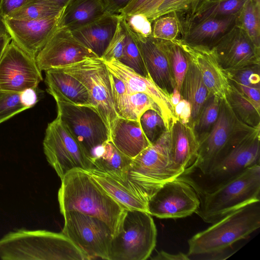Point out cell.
<instances>
[{"label": "cell", "instance_id": "1", "mask_svg": "<svg viewBox=\"0 0 260 260\" xmlns=\"http://www.w3.org/2000/svg\"><path fill=\"white\" fill-rule=\"evenodd\" d=\"M60 212L76 211L104 221L114 237L119 232L126 209L113 199L85 170L76 168L61 179Z\"/></svg>", "mask_w": 260, "mask_h": 260}, {"label": "cell", "instance_id": "2", "mask_svg": "<svg viewBox=\"0 0 260 260\" xmlns=\"http://www.w3.org/2000/svg\"><path fill=\"white\" fill-rule=\"evenodd\" d=\"M255 202L230 213L188 240L189 259H218L235 243L260 227V203Z\"/></svg>", "mask_w": 260, "mask_h": 260}, {"label": "cell", "instance_id": "3", "mask_svg": "<svg viewBox=\"0 0 260 260\" xmlns=\"http://www.w3.org/2000/svg\"><path fill=\"white\" fill-rule=\"evenodd\" d=\"M3 260H89L63 233L24 229L10 232L0 239Z\"/></svg>", "mask_w": 260, "mask_h": 260}, {"label": "cell", "instance_id": "4", "mask_svg": "<svg viewBox=\"0 0 260 260\" xmlns=\"http://www.w3.org/2000/svg\"><path fill=\"white\" fill-rule=\"evenodd\" d=\"M194 183L200 200L196 213L204 222L213 223L234 210L260 201V165L247 168L211 190L202 191Z\"/></svg>", "mask_w": 260, "mask_h": 260}, {"label": "cell", "instance_id": "5", "mask_svg": "<svg viewBox=\"0 0 260 260\" xmlns=\"http://www.w3.org/2000/svg\"><path fill=\"white\" fill-rule=\"evenodd\" d=\"M182 174L173 166L170 131L132 158L123 183L136 197L147 203L166 182Z\"/></svg>", "mask_w": 260, "mask_h": 260}, {"label": "cell", "instance_id": "6", "mask_svg": "<svg viewBox=\"0 0 260 260\" xmlns=\"http://www.w3.org/2000/svg\"><path fill=\"white\" fill-rule=\"evenodd\" d=\"M157 230L152 216L127 210L119 233L113 237L109 260H145L156 243Z\"/></svg>", "mask_w": 260, "mask_h": 260}, {"label": "cell", "instance_id": "7", "mask_svg": "<svg viewBox=\"0 0 260 260\" xmlns=\"http://www.w3.org/2000/svg\"><path fill=\"white\" fill-rule=\"evenodd\" d=\"M58 70L79 80L86 89L90 105L104 121L110 138L118 117L113 98L109 71L101 58H90Z\"/></svg>", "mask_w": 260, "mask_h": 260}, {"label": "cell", "instance_id": "8", "mask_svg": "<svg viewBox=\"0 0 260 260\" xmlns=\"http://www.w3.org/2000/svg\"><path fill=\"white\" fill-rule=\"evenodd\" d=\"M253 128L240 121L225 98L221 99L218 119L209 133L199 143L197 158L183 175L198 169L206 175L235 141Z\"/></svg>", "mask_w": 260, "mask_h": 260}, {"label": "cell", "instance_id": "9", "mask_svg": "<svg viewBox=\"0 0 260 260\" xmlns=\"http://www.w3.org/2000/svg\"><path fill=\"white\" fill-rule=\"evenodd\" d=\"M43 145L47 161L60 180L73 169H94L92 157L75 140L57 116L48 124Z\"/></svg>", "mask_w": 260, "mask_h": 260}, {"label": "cell", "instance_id": "10", "mask_svg": "<svg viewBox=\"0 0 260 260\" xmlns=\"http://www.w3.org/2000/svg\"><path fill=\"white\" fill-rule=\"evenodd\" d=\"M64 223L62 232L88 257V259L109 260L114 234L103 220L76 211L62 214Z\"/></svg>", "mask_w": 260, "mask_h": 260}, {"label": "cell", "instance_id": "11", "mask_svg": "<svg viewBox=\"0 0 260 260\" xmlns=\"http://www.w3.org/2000/svg\"><path fill=\"white\" fill-rule=\"evenodd\" d=\"M55 101L57 116L92 158L95 150L110 140L107 128L102 118L92 106Z\"/></svg>", "mask_w": 260, "mask_h": 260}, {"label": "cell", "instance_id": "12", "mask_svg": "<svg viewBox=\"0 0 260 260\" xmlns=\"http://www.w3.org/2000/svg\"><path fill=\"white\" fill-rule=\"evenodd\" d=\"M200 204L194 182L181 176L165 182L153 195L148 213L161 219L183 218L196 213Z\"/></svg>", "mask_w": 260, "mask_h": 260}, {"label": "cell", "instance_id": "13", "mask_svg": "<svg viewBox=\"0 0 260 260\" xmlns=\"http://www.w3.org/2000/svg\"><path fill=\"white\" fill-rule=\"evenodd\" d=\"M42 80L36 58L12 40L0 59V91L20 92L27 88L37 89Z\"/></svg>", "mask_w": 260, "mask_h": 260}, {"label": "cell", "instance_id": "14", "mask_svg": "<svg viewBox=\"0 0 260 260\" xmlns=\"http://www.w3.org/2000/svg\"><path fill=\"white\" fill-rule=\"evenodd\" d=\"M259 162L260 126L235 142L206 175L218 185Z\"/></svg>", "mask_w": 260, "mask_h": 260}, {"label": "cell", "instance_id": "15", "mask_svg": "<svg viewBox=\"0 0 260 260\" xmlns=\"http://www.w3.org/2000/svg\"><path fill=\"white\" fill-rule=\"evenodd\" d=\"M90 58H99L73 35L71 30L57 27L38 53L39 69L47 71L64 67Z\"/></svg>", "mask_w": 260, "mask_h": 260}, {"label": "cell", "instance_id": "16", "mask_svg": "<svg viewBox=\"0 0 260 260\" xmlns=\"http://www.w3.org/2000/svg\"><path fill=\"white\" fill-rule=\"evenodd\" d=\"M212 49L224 71L260 64V48L236 24Z\"/></svg>", "mask_w": 260, "mask_h": 260}, {"label": "cell", "instance_id": "17", "mask_svg": "<svg viewBox=\"0 0 260 260\" xmlns=\"http://www.w3.org/2000/svg\"><path fill=\"white\" fill-rule=\"evenodd\" d=\"M63 11L58 15L39 19L20 20L5 18V21L12 40L36 58L57 28Z\"/></svg>", "mask_w": 260, "mask_h": 260}, {"label": "cell", "instance_id": "18", "mask_svg": "<svg viewBox=\"0 0 260 260\" xmlns=\"http://www.w3.org/2000/svg\"><path fill=\"white\" fill-rule=\"evenodd\" d=\"M103 61L108 71L123 82L129 92L144 93L152 99L159 108L161 115L170 131L176 118L170 98L150 79L142 76L118 60Z\"/></svg>", "mask_w": 260, "mask_h": 260}, {"label": "cell", "instance_id": "19", "mask_svg": "<svg viewBox=\"0 0 260 260\" xmlns=\"http://www.w3.org/2000/svg\"><path fill=\"white\" fill-rule=\"evenodd\" d=\"M132 32L151 80L170 98L175 85L164 52L156 39Z\"/></svg>", "mask_w": 260, "mask_h": 260}, {"label": "cell", "instance_id": "20", "mask_svg": "<svg viewBox=\"0 0 260 260\" xmlns=\"http://www.w3.org/2000/svg\"><path fill=\"white\" fill-rule=\"evenodd\" d=\"M179 40L183 49L199 68L210 93L221 99H224L230 82L213 50L191 46Z\"/></svg>", "mask_w": 260, "mask_h": 260}, {"label": "cell", "instance_id": "21", "mask_svg": "<svg viewBox=\"0 0 260 260\" xmlns=\"http://www.w3.org/2000/svg\"><path fill=\"white\" fill-rule=\"evenodd\" d=\"M236 18L237 14L189 24L183 28L180 40L191 46L211 49L235 25Z\"/></svg>", "mask_w": 260, "mask_h": 260}, {"label": "cell", "instance_id": "22", "mask_svg": "<svg viewBox=\"0 0 260 260\" xmlns=\"http://www.w3.org/2000/svg\"><path fill=\"white\" fill-rule=\"evenodd\" d=\"M120 17L119 14L105 13L71 31L77 40L101 58L115 32Z\"/></svg>", "mask_w": 260, "mask_h": 260}, {"label": "cell", "instance_id": "23", "mask_svg": "<svg viewBox=\"0 0 260 260\" xmlns=\"http://www.w3.org/2000/svg\"><path fill=\"white\" fill-rule=\"evenodd\" d=\"M170 131L173 166L183 175L195 162L199 144L192 127L177 118Z\"/></svg>", "mask_w": 260, "mask_h": 260}, {"label": "cell", "instance_id": "24", "mask_svg": "<svg viewBox=\"0 0 260 260\" xmlns=\"http://www.w3.org/2000/svg\"><path fill=\"white\" fill-rule=\"evenodd\" d=\"M45 82L47 91L55 101L91 106L86 89L73 76L57 69H51L45 71Z\"/></svg>", "mask_w": 260, "mask_h": 260}, {"label": "cell", "instance_id": "25", "mask_svg": "<svg viewBox=\"0 0 260 260\" xmlns=\"http://www.w3.org/2000/svg\"><path fill=\"white\" fill-rule=\"evenodd\" d=\"M110 140L131 158L151 145L143 133L139 121L120 117L114 124Z\"/></svg>", "mask_w": 260, "mask_h": 260}, {"label": "cell", "instance_id": "26", "mask_svg": "<svg viewBox=\"0 0 260 260\" xmlns=\"http://www.w3.org/2000/svg\"><path fill=\"white\" fill-rule=\"evenodd\" d=\"M132 158L120 151L108 140L94 151L92 158L94 169L105 173L124 183L127 179Z\"/></svg>", "mask_w": 260, "mask_h": 260}, {"label": "cell", "instance_id": "27", "mask_svg": "<svg viewBox=\"0 0 260 260\" xmlns=\"http://www.w3.org/2000/svg\"><path fill=\"white\" fill-rule=\"evenodd\" d=\"M188 57V68L181 84L180 93L181 99L186 100L190 105L191 115L190 125L192 127L205 103L212 93L205 84L197 66Z\"/></svg>", "mask_w": 260, "mask_h": 260}, {"label": "cell", "instance_id": "28", "mask_svg": "<svg viewBox=\"0 0 260 260\" xmlns=\"http://www.w3.org/2000/svg\"><path fill=\"white\" fill-rule=\"evenodd\" d=\"M105 13L103 0H74L64 10L57 27L72 30L97 19Z\"/></svg>", "mask_w": 260, "mask_h": 260}, {"label": "cell", "instance_id": "29", "mask_svg": "<svg viewBox=\"0 0 260 260\" xmlns=\"http://www.w3.org/2000/svg\"><path fill=\"white\" fill-rule=\"evenodd\" d=\"M85 171L113 199L125 209L148 213V204L134 195L122 183L96 169Z\"/></svg>", "mask_w": 260, "mask_h": 260}, {"label": "cell", "instance_id": "30", "mask_svg": "<svg viewBox=\"0 0 260 260\" xmlns=\"http://www.w3.org/2000/svg\"><path fill=\"white\" fill-rule=\"evenodd\" d=\"M247 0H204L190 17L182 19L183 28L208 18L236 15Z\"/></svg>", "mask_w": 260, "mask_h": 260}, {"label": "cell", "instance_id": "31", "mask_svg": "<svg viewBox=\"0 0 260 260\" xmlns=\"http://www.w3.org/2000/svg\"><path fill=\"white\" fill-rule=\"evenodd\" d=\"M156 40L167 57L175 87L180 92L188 68L189 57L181 46L179 39Z\"/></svg>", "mask_w": 260, "mask_h": 260}, {"label": "cell", "instance_id": "32", "mask_svg": "<svg viewBox=\"0 0 260 260\" xmlns=\"http://www.w3.org/2000/svg\"><path fill=\"white\" fill-rule=\"evenodd\" d=\"M225 98L240 121L250 127L256 128L260 126V110L230 83Z\"/></svg>", "mask_w": 260, "mask_h": 260}, {"label": "cell", "instance_id": "33", "mask_svg": "<svg viewBox=\"0 0 260 260\" xmlns=\"http://www.w3.org/2000/svg\"><path fill=\"white\" fill-rule=\"evenodd\" d=\"M236 24L260 48V0H247L237 14Z\"/></svg>", "mask_w": 260, "mask_h": 260}, {"label": "cell", "instance_id": "34", "mask_svg": "<svg viewBox=\"0 0 260 260\" xmlns=\"http://www.w3.org/2000/svg\"><path fill=\"white\" fill-rule=\"evenodd\" d=\"M64 9L50 0H28L6 18L20 20L39 19L58 15Z\"/></svg>", "mask_w": 260, "mask_h": 260}, {"label": "cell", "instance_id": "35", "mask_svg": "<svg viewBox=\"0 0 260 260\" xmlns=\"http://www.w3.org/2000/svg\"><path fill=\"white\" fill-rule=\"evenodd\" d=\"M220 101L221 99L211 94L192 124V128L199 144L215 124L219 113Z\"/></svg>", "mask_w": 260, "mask_h": 260}, {"label": "cell", "instance_id": "36", "mask_svg": "<svg viewBox=\"0 0 260 260\" xmlns=\"http://www.w3.org/2000/svg\"><path fill=\"white\" fill-rule=\"evenodd\" d=\"M182 34V22L176 13L161 16L152 23L150 36L160 40L173 41L180 39Z\"/></svg>", "mask_w": 260, "mask_h": 260}, {"label": "cell", "instance_id": "37", "mask_svg": "<svg viewBox=\"0 0 260 260\" xmlns=\"http://www.w3.org/2000/svg\"><path fill=\"white\" fill-rule=\"evenodd\" d=\"M204 1L162 0L148 19L152 23L158 17L170 13H176L186 19L194 14Z\"/></svg>", "mask_w": 260, "mask_h": 260}, {"label": "cell", "instance_id": "38", "mask_svg": "<svg viewBox=\"0 0 260 260\" xmlns=\"http://www.w3.org/2000/svg\"><path fill=\"white\" fill-rule=\"evenodd\" d=\"M127 32L125 45L122 58L119 62L142 76L150 79L133 33L127 25Z\"/></svg>", "mask_w": 260, "mask_h": 260}, {"label": "cell", "instance_id": "39", "mask_svg": "<svg viewBox=\"0 0 260 260\" xmlns=\"http://www.w3.org/2000/svg\"><path fill=\"white\" fill-rule=\"evenodd\" d=\"M109 78L115 109L118 116L123 118L137 120L130 103L126 86L120 79L110 72Z\"/></svg>", "mask_w": 260, "mask_h": 260}, {"label": "cell", "instance_id": "40", "mask_svg": "<svg viewBox=\"0 0 260 260\" xmlns=\"http://www.w3.org/2000/svg\"><path fill=\"white\" fill-rule=\"evenodd\" d=\"M139 121L143 133L151 144L168 131L161 114L154 109L145 111Z\"/></svg>", "mask_w": 260, "mask_h": 260}, {"label": "cell", "instance_id": "41", "mask_svg": "<svg viewBox=\"0 0 260 260\" xmlns=\"http://www.w3.org/2000/svg\"><path fill=\"white\" fill-rule=\"evenodd\" d=\"M120 16L115 32L101 58L104 61L115 59L120 61L122 58L126 42L127 26L125 19L120 15Z\"/></svg>", "mask_w": 260, "mask_h": 260}, {"label": "cell", "instance_id": "42", "mask_svg": "<svg viewBox=\"0 0 260 260\" xmlns=\"http://www.w3.org/2000/svg\"><path fill=\"white\" fill-rule=\"evenodd\" d=\"M224 71L231 82L260 88V64H252Z\"/></svg>", "mask_w": 260, "mask_h": 260}, {"label": "cell", "instance_id": "43", "mask_svg": "<svg viewBox=\"0 0 260 260\" xmlns=\"http://www.w3.org/2000/svg\"><path fill=\"white\" fill-rule=\"evenodd\" d=\"M26 109L20 92L0 91V124Z\"/></svg>", "mask_w": 260, "mask_h": 260}, {"label": "cell", "instance_id": "44", "mask_svg": "<svg viewBox=\"0 0 260 260\" xmlns=\"http://www.w3.org/2000/svg\"><path fill=\"white\" fill-rule=\"evenodd\" d=\"M128 92L130 103L137 120L139 121L141 115L148 109L155 110L161 114L157 105L147 94L142 92H129L128 91Z\"/></svg>", "mask_w": 260, "mask_h": 260}, {"label": "cell", "instance_id": "45", "mask_svg": "<svg viewBox=\"0 0 260 260\" xmlns=\"http://www.w3.org/2000/svg\"><path fill=\"white\" fill-rule=\"evenodd\" d=\"M161 1L162 0H133L119 14L125 18L135 13H141L148 18Z\"/></svg>", "mask_w": 260, "mask_h": 260}, {"label": "cell", "instance_id": "46", "mask_svg": "<svg viewBox=\"0 0 260 260\" xmlns=\"http://www.w3.org/2000/svg\"><path fill=\"white\" fill-rule=\"evenodd\" d=\"M128 27L134 32L145 37L152 33V22L144 14L135 13L124 18Z\"/></svg>", "mask_w": 260, "mask_h": 260}, {"label": "cell", "instance_id": "47", "mask_svg": "<svg viewBox=\"0 0 260 260\" xmlns=\"http://www.w3.org/2000/svg\"><path fill=\"white\" fill-rule=\"evenodd\" d=\"M229 82L244 96L253 104L258 109L260 110V88L243 85L230 81Z\"/></svg>", "mask_w": 260, "mask_h": 260}, {"label": "cell", "instance_id": "48", "mask_svg": "<svg viewBox=\"0 0 260 260\" xmlns=\"http://www.w3.org/2000/svg\"><path fill=\"white\" fill-rule=\"evenodd\" d=\"M174 110L175 116L179 121L190 125L191 110L190 105L187 101L181 99L179 103L174 107Z\"/></svg>", "mask_w": 260, "mask_h": 260}, {"label": "cell", "instance_id": "49", "mask_svg": "<svg viewBox=\"0 0 260 260\" xmlns=\"http://www.w3.org/2000/svg\"><path fill=\"white\" fill-rule=\"evenodd\" d=\"M28 0H0V14L4 18L22 7Z\"/></svg>", "mask_w": 260, "mask_h": 260}, {"label": "cell", "instance_id": "50", "mask_svg": "<svg viewBox=\"0 0 260 260\" xmlns=\"http://www.w3.org/2000/svg\"><path fill=\"white\" fill-rule=\"evenodd\" d=\"M133 0H103L105 13L119 14Z\"/></svg>", "mask_w": 260, "mask_h": 260}, {"label": "cell", "instance_id": "51", "mask_svg": "<svg viewBox=\"0 0 260 260\" xmlns=\"http://www.w3.org/2000/svg\"><path fill=\"white\" fill-rule=\"evenodd\" d=\"M21 103L27 108L34 107L38 101L36 89L27 88L20 92Z\"/></svg>", "mask_w": 260, "mask_h": 260}, {"label": "cell", "instance_id": "52", "mask_svg": "<svg viewBox=\"0 0 260 260\" xmlns=\"http://www.w3.org/2000/svg\"><path fill=\"white\" fill-rule=\"evenodd\" d=\"M150 259L154 260H189L187 254L182 252L172 254L164 250L158 252Z\"/></svg>", "mask_w": 260, "mask_h": 260}, {"label": "cell", "instance_id": "53", "mask_svg": "<svg viewBox=\"0 0 260 260\" xmlns=\"http://www.w3.org/2000/svg\"><path fill=\"white\" fill-rule=\"evenodd\" d=\"M12 41L10 36L0 37V59L8 45Z\"/></svg>", "mask_w": 260, "mask_h": 260}, {"label": "cell", "instance_id": "54", "mask_svg": "<svg viewBox=\"0 0 260 260\" xmlns=\"http://www.w3.org/2000/svg\"><path fill=\"white\" fill-rule=\"evenodd\" d=\"M171 102L173 107L177 105L181 100L180 92L175 87L170 97Z\"/></svg>", "mask_w": 260, "mask_h": 260}, {"label": "cell", "instance_id": "55", "mask_svg": "<svg viewBox=\"0 0 260 260\" xmlns=\"http://www.w3.org/2000/svg\"><path fill=\"white\" fill-rule=\"evenodd\" d=\"M10 36L5 23V18L0 14V37Z\"/></svg>", "mask_w": 260, "mask_h": 260}, {"label": "cell", "instance_id": "56", "mask_svg": "<svg viewBox=\"0 0 260 260\" xmlns=\"http://www.w3.org/2000/svg\"><path fill=\"white\" fill-rule=\"evenodd\" d=\"M57 5L62 9H66L74 0H50Z\"/></svg>", "mask_w": 260, "mask_h": 260}]
</instances>
